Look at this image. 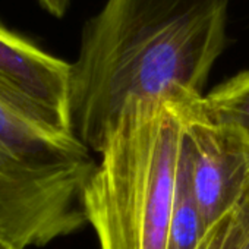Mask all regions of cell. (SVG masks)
<instances>
[{
  "label": "cell",
  "instance_id": "obj_3",
  "mask_svg": "<svg viewBox=\"0 0 249 249\" xmlns=\"http://www.w3.org/2000/svg\"><path fill=\"white\" fill-rule=\"evenodd\" d=\"M95 166L75 135L0 100V239L41 248L88 224L85 189Z\"/></svg>",
  "mask_w": 249,
  "mask_h": 249
},
{
  "label": "cell",
  "instance_id": "obj_7",
  "mask_svg": "<svg viewBox=\"0 0 249 249\" xmlns=\"http://www.w3.org/2000/svg\"><path fill=\"white\" fill-rule=\"evenodd\" d=\"M199 104L211 120L230 128L249 144V71L202 95Z\"/></svg>",
  "mask_w": 249,
  "mask_h": 249
},
{
  "label": "cell",
  "instance_id": "obj_8",
  "mask_svg": "<svg viewBox=\"0 0 249 249\" xmlns=\"http://www.w3.org/2000/svg\"><path fill=\"white\" fill-rule=\"evenodd\" d=\"M223 249H249V189L233 211Z\"/></svg>",
  "mask_w": 249,
  "mask_h": 249
},
{
  "label": "cell",
  "instance_id": "obj_5",
  "mask_svg": "<svg viewBox=\"0 0 249 249\" xmlns=\"http://www.w3.org/2000/svg\"><path fill=\"white\" fill-rule=\"evenodd\" d=\"M69 75L71 63L0 24L2 101L44 128L72 134Z\"/></svg>",
  "mask_w": 249,
  "mask_h": 249
},
{
  "label": "cell",
  "instance_id": "obj_4",
  "mask_svg": "<svg viewBox=\"0 0 249 249\" xmlns=\"http://www.w3.org/2000/svg\"><path fill=\"white\" fill-rule=\"evenodd\" d=\"M202 95L175 100L189 138L196 198L207 229L229 215L249 189V144L211 120L201 108Z\"/></svg>",
  "mask_w": 249,
  "mask_h": 249
},
{
  "label": "cell",
  "instance_id": "obj_6",
  "mask_svg": "<svg viewBox=\"0 0 249 249\" xmlns=\"http://www.w3.org/2000/svg\"><path fill=\"white\" fill-rule=\"evenodd\" d=\"M207 230L195 192L191 144L183 126L175 178L167 249H196Z\"/></svg>",
  "mask_w": 249,
  "mask_h": 249
},
{
  "label": "cell",
  "instance_id": "obj_11",
  "mask_svg": "<svg viewBox=\"0 0 249 249\" xmlns=\"http://www.w3.org/2000/svg\"><path fill=\"white\" fill-rule=\"evenodd\" d=\"M0 249H21V248L6 239H0Z\"/></svg>",
  "mask_w": 249,
  "mask_h": 249
},
{
  "label": "cell",
  "instance_id": "obj_9",
  "mask_svg": "<svg viewBox=\"0 0 249 249\" xmlns=\"http://www.w3.org/2000/svg\"><path fill=\"white\" fill-rule=\"evenodd\" d=\"M234 211V210H233ZM233 211L226 215L224 218H221L220 221H217L215 224H213L204 234V237L201 239L199 245L196 246V249H223L224 242L227 239V233L230 229V223H231V215Z\"/></svg>",
  "mask_w": 249,
  "mask_h": 249
},
{
  "label": "cell",
  "instance_id": "obj_2",
  "mask_svg": "<svg viewBox=\"0 0 249 249\" xmlns=\"http://www.w3.org/2000/svg\"><path fill=\"white\" fill-rule=\"evenodd\" d=\"M182 134L173 101H137L122 113L85 189L100 249H167Z\"/></svg>",
  "mask_w": 249,
  "mask_h": 249
},
{
  "label": "cell",
  "instance_id": "obj_10",
  "mask_svg": "<svg viewBox=\"0 0 249 249\" xmlns=\"http://www.w3.org/2000/svg\"><path fill=\"white\" fill-rule=\"evenodd\" d=\"M37 2L47 14L57 19L63 18L71 6V0H37Z\"/></svg>",
  "mask_w": 249,
  "mask_h": 249
},
{
  "label": "cell",
  "instance_id": "obj_1",
  "mask_svg": "<svg viewBox=\"0 0 249 249\" xmlns=\"http://www.w3.org/2000/svg\"><path fill=\"white\" fill-rule=\"evenodd\" d=\"M231 0H107L71 63V129L100 154L122 113L147 100L204 95L226 46Z\"/></svg>",
  "mask_w": 249,
  "mask_h": 249
}]
</instances>
